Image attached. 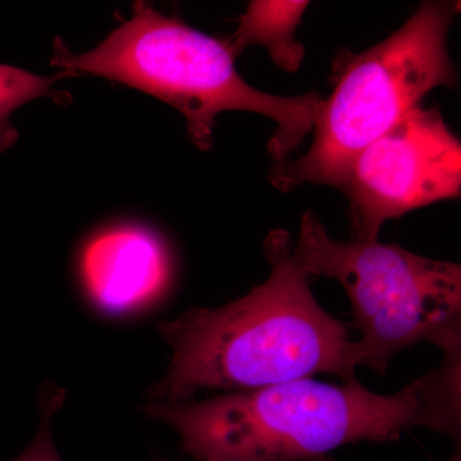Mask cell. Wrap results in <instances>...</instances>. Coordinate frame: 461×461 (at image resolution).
I'll list each match as a JSON object with an SVG mask.
<instances>
[{
    "label": "cell",
    "mask_w": 461,
    "mask_h": 461,
    "mask_svg": "<svg viewBox=\"0 0 461 461\" xmlns=\"http://www.w3.org/2000/svg\"><path fill=\"white\" fill-rule=\"evenodd\" d=\"M451 461H461L460 453H457L456 455H455V456L453 457V459H451Z\"/></svg>",
    "instance_id": "cell-11"
},
{
    "label": "cell",
    "mask_w": 461,
    "mask_h": 461,
    "mask_svg": "<svg viewBox=\"0 0 461 461\" xmlns=\"http://www.w3.org/2000/svg\"><path fill=\"white\" fill-rule=\"evenodd\" d=\"M336 189L353 241H377L387 221L460 195V140L438 109L420 105L360 151Z\"/></svg>",
    "instance_id": "cell-6"
},
{
    "label": "cell",
    "mask_w": 461,
    "mask_h": 461,
    "mask_svg": "<svg viewBox=\"0 0 461 461\" xmlns=\"http://www.w3.org/2000/svg\"><path fill=\"white\" fill-rule=\"evenodd\" d=\"M80 272L85 291L96 308L109 314L132 313L166 293L172 260L156 232L121 224L96 233L87 242Z\"/></svg>",
    "instance_id": "cell-7"
},
{
    "label": "cell",
    "mask_w": 461,
    "mask_h": 461,
    "mask_svg": "<svg viewBox=\"0 0 461 461\" xmlns=\"http://www.w3.org/2000/svg\"><path fill=\"white\" fill-rule=\"evenodd\" d=\"M160 461H166V460H160Z\"/></svg>",
    "instance_id": "cell-12"
},
{
    "label": "cell",
    "mask_w": 461,
    "mask_h": 461,
    "mask_svg": "<svg viewBox=\"0 0 461 461\" xmlns=\"http://www.w3.org/2000/svg\"><path fill=\"white\" fill-rule=\"evenodd\" d=\"M293 258L306 277L332 278L344 287L359 330L360 366L384 375L395 355L420 342L461 357L459 264L378 240L339 241L313 212L303 215Z\"/></svg>",
    "instance_id": "cell-5"
},
{
    "label": "cell",
    "mask_w": 461,
    "mask_h": 461,
    "mask_svg": "<svg viewBox=\"0 0 461 461\" xmlns=\"http://www.w3.org/2000/svg\"><path fill=\"white\" fill-rule=\"evenodd\" d=\"M68 76L75 74L62 69L57 75L39 76L17 67L0 65V153L16 144L18 132L11 118L18 108L42 96H50L60 104L71 102L69 94L53 89L54 84Z\"/></svg>",
    "instance_id": "cell-9"
},
{
    "label": "cell",
    "mask_w": 461,
    "mask_h": 461,
    "mask_svg": "<svg viewBox=\"0 0 461 461\" xmlns=\"http://www.w3.org/2000/svg\"><path fill=\"white\" fill-rule=\"evenodd\" d=\"M460 371L461 357H445L393 395L359 381L302 378L202 402H154L145 411L177 430L199 461H330L346 445L395 441L414 427L460 441Z\"/></svg>",
    "instance_id": "cell-1"
},
{
    "label": "cell",
    "mask_w": 461,
    "mask_h": 461,
    "mask_svg": "<svg viewBox=\"0 0 461 461\" xmlns=\"http://www.w3.org/2000/svg\"><path fill=\"white\" fill-rule=\"evenodd\" d=\"M65 391L50 387L41 399V429L32 445L17 459L12 461H62L51 435V420L65 402Z\"/></svg>",
    "instance_id": "cell-10"
},
{
    "label": "cell",
    "mask_w": 461,
    "mask_h": 461,
    "mask_svg": "<svg viewBox=\"0 0 461 461\" xmlns=\"http://www.w3.org/2000/svg\"><path fill=\"white\" fill-rule=\"evenodd\" d=\"M51 65L72 74H90L144 91L184 115L191 141L213 147L215 117L223 112H250L275 121L268 142L276 163L300 147L323 99L318 93L280 96L245 83L226 42L165 16L144 2L135 3L104 41L86 53H72L59 39Z\"/></svg>",
    "instance_id": "cell-3"
},
{
    "label": "cell",
    "mask_w": 461,
    "mask_h": 461,
    "mask_svg": "<svg viewBox=\"0 0 461 461\" xmlns=\"http://www.w3.org/2000/svg\"><path fill=\"white\" fill-rule=\"evenodd\" d=\"M308 7L309 2H250L240 16L238 29L223 41L235 59L247 48L262 45L276 66L296 72L305 57L296 30Z\"/></svg>",
    "instance_id": "cell-8"
},
{
    "label": "cell",
    "mask_w": 461,
    "mask_h": 461,
    "mask_svg": "<svg viewBox=\"0 0 461 461\" xmlns=\"http://www.w3.org/2000/svg\"><path fill=\"white\" fill-rule=\"evenodd\" d=\"M286 230L263 250L271 273L247 295L221 308L193 309L160 324L173 357L151 391L157 402H187L200 391H253L320 373L357 381V342L327 313L293 258Z\"/></svg>",
    "instance_id": "cell-2"
},
{
    "label": "cell",
    "mask_w": 461,
    "mask_h": 461,
    "mask_svg": "<svg viewBox=\"0 0 461 461\" xmlns=\"http://www.w3.org/2000/svg\"><path fill=\"white\" fill-rule=\"evenodd\" d=\"M456 12V3H423L386 41L342 63L332 94L321 102L313 144L304 156L276 163L272 184L281 191L338 186L355 157L420 107L430 90L456 86L447 48Z\"/></svg>",
    "instance_id": "cell-4"
}]
</instances>
